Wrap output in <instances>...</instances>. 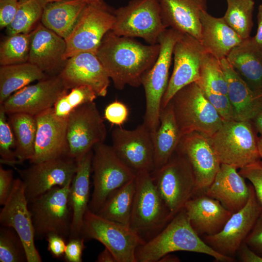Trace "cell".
Wrapping results in <instances>:
<instances>
[{
    "label": "cell",
    "instance_id": "cell-52",
    "mask_svg": "<svg viewBox=\"0 0 262 262\" xmlns=\"http://www.w3.org/2000/svg\"><path fill=\"white\" fill-rule=\"evenodd\" d=\"M87 4L113 13L114 10L103 0H84Z\"/></svg>",
    "mask_w": 262,
    "mask_h": 262
},
{
    "label": "cell",
    "instance_id": "cell-56",
    "mask_svg": "<svg viewBox=\"0 0 262 262\" xmlns=\"http://www.w3.org/2000/svg\"><path fill=\"white\" fill-rule=\"evenodd\" d=\"M43 0L47 3H49V2L60 1L64 0Z\"/></svg>",
    "mask_w": 262,
    "mask_h": 262
},
{
    "label": "cell",
    "instance_id": "cell-30",
    "mask_svg": "<svg viewBox=\"0 0 262 262\" xmlns=\"http://www.w3.org/2000/svg\"><path fill=\"white\" fill-rule=\"evenodd\" d=\"M200 43L206 53L219 60L226 58L230 51L243 41L225 21L223 17H216L206 11L200 15Z\"/></svg>",
    "mask_w": 262,
    "mask_h": 262
},
{
    "label": "cell",
    "instance_id": "cell-4",
    "mask_svg": "<svg viewBox=\"0 0 262 262\" xmlns=\"http://www.w3.org/2000/svg\"><path fill=\"white\" fill-rule=\"evenodd\" d=\"M170 102L182 136L196 131L210 137L224 121L196 82L179 90Z\"/></svg>",
    "mask_w": 262,
    "mask_h": 262
},
{
    "label": "cell",
    "instance_id": "cell-22",
    "mask_svg": "<svg viewBox=\"0 0 262 262\" xmlns=\"http://www.w3.org/2000/svg\"><path fill=\"white\" fill-rule=\"evenodd\" d=\"M68 90L76 86L91 87L98 97H105L110 84V78L96 54L82 52L68 58L60 74Z\"/></svg>",
    "mask_w": 262,
    "mask_h": 262
},
{
    "label": "cell",
    "instance_id": "cell-54",
    "mask_svg": "<svg viewBox=\"0 0 262 262\" xmlns=\"http://www.w3.org/2000/svg\"><path fill=\"white\" fill-rule=\"evenodd\" d=\"M180 259L176 256L170 255V254H167L162 257L159 262H179Z\"/></svg>",
    "mask_w": 262,
    "mask_h": 262
},
{
    "label": "cell",
    "instance_id": "cell-25",
    "mask_svg": "<svg viewBox=\"0 0 262 262\" xmlns=\"http://www.w3.org/2000/svg\"><path fill=\"white\" fill-rule=\"evenodd\" d=\"M234 166L221 164L211 184L203 193L219 201L232 213L242 209L250 196L249 185Z\"/></svg>",
    "mask_w": 262,
    "mask_h": 262
},
{
    "label": "cell",
    "instance_id": "cell-31",
    "mask_svg": "<svg viewBox=\"0 0 262 262\" xmlns=\"http://www.w3.org/2000/svg\"><path fill=\"white\" fill-rule=\"evenodd\" d=\"M226 59L252 90L262 92V49L253 37L243 39L230 51Z\"/></svg>",
    "mask_w": 262,
    "mask_h": 262
},
{
    "label": "cell",
    "instance_id": "cell-2",
    "mask_svg": "<svg viewBox=\"0 0 262 262\" xmlns=\"http://www.w3.org/2000/svg\"><path fill=\"white\" fill-rule=\"evenodd\" d=\"M179 251L206 254L218 262L234 260L218 253L208 246L193 229L183 209L159 233L137 247L136 262H159L165 255Z\"/></svg>",
    "mask_w": 262,
    "mask_h": 262
},
{
    "label": "cell",
    "instance_id": "cell-14",
    "mask_svg": "<svg viewBox=\"0 0 262 262\" xmlns=\"http://www.w3.org/2000/svg\"><path fill=\"white\" fill-rule=\"evenodd\" d=\"M77 164L75 160L65 156L31 164L24 169H15L23 182L29 203L54 187H63L71 182Z\"/></svg>",
    "mask_w": 262,
    "mask_h": 262
},
{
    "label": "cell",
    "instance_id": "cell-5",
    "mask_svg": "<svg viewBox=\"0 0 262 262\" xmlns=\"http://www.w3.org/2000/svg\"><path fill=\"white\" fill-rule=\"evenodd\" d=\"M257 133L251 121L224 120L209 139L221 164L241 169L261 159Z\"/></svg>",
    "mask_w": 262,
    "mask_h": 262
},
{
    "label": "cell",
    "instance_id": "cell-55",
    "mask_svg": "<svg viewBox=\"0 0 262 262\" xmlns=\"http://www.w3.org/2000/svg\"><path fill=\"white\" fill-rule=\"evenodd\" d=\"M258 147L261 158L262 159V136L261 135L258 137Z\"/></svg>",
    "mask_w": 262,
    "mask_h": 262
},
{
    "label": "cell",
    "instance_id": "cell-40",
    "mask_svg": "<svg viewBox=\"0 0 262 262\" xmlns=\"http://www.w3.org/2000/svg\"><path fill=\"white\" fill-rule=\"evenodd\" d=\"M97 97L95 92L89 86H76L57 100L53 107L54 113L58 117L67 119L76 108L85 103L94 101Z\"/></svg>",
    "mask_w": 262,
    "mask_h": 262
},
{
    "label": "cell",
    "instance_id": "cell-16",
    "mask_svg": "<svg viewBox=\"0 0 262 262\" xmlns=\"http://www.w3.org/2000/svg\"><path fill=\"white\" fill-rule=\"evenodd\" d=\"M112 147L121 161L136 174L154 170L152 133L143 123L133 130L122 127L112 132Z\"/></svg>",
    "mask_w": 262,
    "mask_h": 262
},
{
    "label": "cell",
    "instance_id": "cell-11",
    "mask_svg": "<svg viewBox=\"0 0 262 262\" xmlns=\"http://www.w3.org/2000/svg\"><path fill=\"white\" fill-rule=\"evenodd\" d=\"M93 151V191L88 209L97 213L112 193L134 179L136 174L121 161L112 146L98 144Z\"/></svg>",
    "mask_w": 262,
    "mask_h": 262
},
{
    "label": "cell",
    "instance_id": "cell-45",
    "mask_svg": "<svg viewBox=\"0 0 262 262\" xmlns=\"http://www.w3.org/2000/svg\"><path fill=\"white\" fill-rule=\"evenodd\" d=\"M244 243L253 252L262 257V210Z\"/></svg>",
    "mask_w": 262,
    "mask_h": 262
},
{
    "label": "cell",
    "instance_id": "cell-33",
    "mask_svg": "<svg viewBox=\"0 0 262 262\" xmlns=\"http://www.w3.org/2000/svg\"><path fill=\"white\" fill-rule=\"evenodd\" d=\"M87 5L84 0H64L47 3L41 17V23L65 39Z\"/></svg>",
    "mask_w": 262,
    "mask_h": 262
},
{
    "label": "cell",
    "instance_id": "cell-3",
    "mask_svg": "<svg viewBox=\"0 0 262 262\" xmlns=\"http://www.w3.org/2000/svg\"><path fill=\"white\" fill-rule=\"evenodd\" d=\"M130 227L145 242L159 233L174 217L163 200L151 173H136Z\"/></svg>",
    "mask_w": 262,
    "mask_h": 262
},
{
    "label": "cell",
    "instance_id": "cell-28",
    "mask_svg": "<svg viewBox=\"0 0 262 262\" xmlns=\"http://www.w3.org/2000/svg\"><path fill=\"white\" fill-rule=\"evenodd\" d=\"M226 78L232 119L251 121L262 111V92L252 90L237 73L226 58L220 60Z\"/></svg>",
    "mask_w": 262,
    "mask_h": 262
},
{
    "label": "cell",
    "instance_id": "cell-18",
    "mask_svg": "<svg viewBox=\"0 0 262 262\" xmlns=\"http://www.w3.org/2000/svg\"><path fill=\"white\" fill-rule=\"evenodd\" d=\"M205 53L200 42L188 34L183 33L177 41L173 51V70L162 98L161 108L168 104L179 90L199 80Z\"/></svg>",
    "mask_w": 262,
    "mask_h": 262
},
{
    "label": "cell",
    "instance_id": "cell-6",
    "mask_svg": "<svg viewBox=\"0 0 262 262\" xmlns=\"http://www.w3.org/2000/svg\"><path fill=\"white\" fill-rule=\"evenodd\" d=\"M183 33L174 29L165 30L160 36V49L152 67L143 75L141 84L145 93L146 110L144 122L151 132L160 125L162 98L169 82V71L173 51L177 41Z\"/></svg>",
    "mask_w": 262,
    "mask_h": 262
},
{
    "label": "cell",
    "instance_id": "cell-41",
    "mask_svg": "<svg viewBox=\"0 0 262 262\" xmlns=\"http://www.w3.org/2000/svg\"><path fill=\"white\" fill-rule=\"evenodd\" d=\"M0 262H27L24 244L13 228L1 226L0 229Z\"/></svg>",
    "mask_w": 262,
    "mask_h": 262
},
{
    "label": "cell",
    "instance_id": "cell-19",
    "mask_svg": "<svg viewBox=\"0 0 262 262\" xmlns=\"http://www.w3.org/2000/svg\"><path fill=\"white\" fill-rule=\"evenodd\" d=\"M1 226L15 230L21 238L28 262H41L34 243L35 235L24 185L21 178L14 180L11 192L0 213Z\"/></svg>",
    "mask_w": 262,
    "mask_h": 262
},
{
    "label": "cell",
    "instance_id": "cell-10",
    "mask_svg": "<svg viewBox=\"0 0 262 262\" xmlns=\"http://www.w3.org/2000/svg\"><path fill=\"white\" fill-rule=\"evenodd\" d=\"M81 236L100 242L117 262H137L136 249L145 243L129 226L104 218L89 209L84 215Z\"/></svg>",
    "mask_w": 262,
    "mask_h": 262
},
{
    "label": "cell",
    "instance_id": "cell-37",
    "mask_svg": "<svg viewBox=\"0 0 262 262\" xmlns=\"http://www.w3.org/2000/svg\"><path fill=\"white\" fill-rule=\"evenodd\" d=\"M226 0L225 21L242 39L249 37L253 26L254 0Z\"/></svg>",
    "mask_w": 262,
    "mask_h": 262
},
{
    "label": "cell",
    "instance_id": "cell-29",
    "mask_svg": "<svg viewBox=\"0 0 262 262\" xmlns=\"http://www.w3.org/2000/svg\"><path fill=\"white\" fill-rule=\"evenodd\" d=\"M93 155L92 150L78 162L77 170L70 185L69 200L72 212V220L69 239L81 236L84 215L88 209L90 200Z\"/></svg>",
    "mask_w": 262,
    "mask_h": 262
},
{
    "label": "cell",
    "instance_id": "cell-39",
    "mask_svg": "<svg viewBox=\"0 0 262 262\" xmlns=\"http://www.w3.org/2000/svg\"><path fill=\"white\" fill-rule=\"evenodd\" d=\"M30 43L31 33L9 35L0 44V66L28 62Z\"/></svg>",
    "mask_w": 262,
    "mask_h": 262
},
{
    "label": "cell",
    "instance_id": "cell-8",
    "mask_svg": "<svg viewBox=\"0 0 262 262\" xmlns=\"http://www.w3.org/2000/svg\"><path fill=\"white\" fill-rule=\"evenodd\" d=\"M113 14L112 31L115 34L142 38L149 45L158 44L160 36L167 29L162 20L159 0H131Z\"/></svg>",
    "mask_w": 262,
    "mask_h": 262
},
{
    "label": "cell",
    "instance_id": "cell-23",
    "mask_svg": "<svg viewBox=\"0 0 262 262\" xmlns=\"http://www.w3.org/2000/svg\"><path fill=\"white\" fill-rule=\"evenodd\" d=\"M66 48L64 38L39 24L31 32L28 62L46 75H58L66 62L63 59Z\"/></svg>",
    "mask_w": 262,
    "mask_h": 262
},
{
    "label": "cell",
    "instance_id": "cell-42",
    "mask_svg": "<svg viewBox=\"0 0 262 262\" xmlns=\"http://www.w3.org/2000/svg\"><path fill=\"white\" fill-rule=\"evenodd\" d=\"M7 115L0 106V161L15 169L18 164L15 154L16 142Z\"/></svg>",
    "mask_w": 262,
    "mask_h": 262
},
{
    "label": "cell",
    "instance_id": "cell-24",
    "mask_svg": "<svg viewBox=\"0 0 262 262\" xmlns=\"http://www.w3.org/2000/svg\"><path fill=\"white\" fill-rule=\"evenodd\" d=\"M183 209L191 226L200 236L219 233L232 214L219 201L204 193L195 195Z\"/></svg>",
    "mask_w": 262,
    "mask_h": 262
},
{
    "label": "cell",
    "instance_id": "cell-48",
    "mask_svg": "<svg viewBox=\"0 0 262 262\" xmlns=\"http://www.w3.org/2000/svg\"><path fill=\"white\" fill-rule=\"evenodd\" d=\"M13 170L5 169L0 166V204L3 206L8 199L13 188L14 179Z\"/></svg>",
    "mask_w": 262,
    "mask_h": 262
},
{
    "label": "cell",
    "instance_id": "cell-50",
    "mask_svg": "<svg viewBox=\"0 0 262 262\" xmlns=\"http://www.w3.org/2000/svg\"><path fill=\"white\" fill-rule=\"evenodd\" d=\"M257 22V31L253 38L257 45L262 49V3L258 7Z\"/></svg>",
    "mask_w": 262,
    "mask_h": 262
},
{
    "label": "cell",
    "instance_id": "cell-21",
    "mask_svg": "<svg viewBox=\"0 0 262 262\" xmlns=\"http://www.w3.org/2000/svg\"><path fill=\"white\" fill-rule=\"evenodd\" d=\"M35 116L37 130L34 153L30 164L68 156L67 118L57 116L53 108Z\"/></svg>",
    "mask_w": 262,
    "mask_h": 262
},
{
    "label": "cell",
    "instance_id": "cell-26",
    "mask_svg": "<svg viewBox=\"0 0 262 262\" xmlns=\"http://www.w3.org/2000/svg\"><path fill=\"white\" fill-rule=\"evenodd\" d=\"M196 82L223 120H233L227 81L220 60L205 52L200 66L199 79Z\"/></svg>",
    "mask_w": 262,
    "mask_h": 262
},
{
    "label": "cell",
    "instance_id": "cell-46",
    "mask_svg": "<svg viewBox=\"0 0 262 262\" xmlns=\"http://www.w3.org/2000/svg\"><path fill=\"white\" fill-rule=\"evenodd\" d=\"M66 244L64 257L68 262H82L85 239L82 236L70 238Z\"/></svg>",
    "mask_w": 262,
    "mask_h": 262
},
{
    "label": "cell",
    "instance_id": "cell-38",
    "mask_svg": "<svg viewBox=\"0 0 262 262\" xmlns=\"http://www.w3.org/2000/svg\"><path fill=\"white\" fill-rule=\"evenodd\" d=\"M46 4L43 0H19L15 17L6 28L8 35L32 32L41 20Z\"/></svg>",
    "mask_w": 262,
    "mask_h": 262
},
{
    "label": "cell",
    "instance_id": "cell-36",
    "mask_svg": "<svg viewBox=\"0 0 262 262\" xmlns=\"http://www.w3.org/2000/svg\"><path fill=\"white\" fill-rule=\"evenodd\" d=\"M135 188V178L112 193L97 213L130 227Z\"/></svg>",
    "mask_w": 262,
    "mask_h": 262
},
{
    "label": "cell",
    "instance_id": "cell-35",
    "mask_svg": "<svg viewBox=\"0 0 262 262\" xmlns=\"http://www.w3.org/2000/svg\"><path fill=\"white\" fill-rule=\"evenodd\" d=\"M7 115L16 139L15 154L18 163L30 161L34 153L37 130L35 116L21 113Z\"/></svg>",
    "mask_w": 262,
    "mask_h": 262
},
{
    "label": "cell",
    "instance_id": "cell-34",
    "mask_svg": "<svg viewBox=\"0 0 262 262\" xmlns=\"http://www.w3.org/2000/svg\"><path fill=\"white\" fill-rule=\"evenodd\" d=\"M47 77L40 69L29 62L0 66V104L30 83Z\"/></svg>",
    "mask_w": 262,
    "mask_h": 262
},
{
    "label": "cell",
    "instance_id": "cell-51",
    "mask_svg": "<svg viewBox=\"0 0 262 262\" xmlns=\"http://www.w3.org/2000/svg\"><path fill=\"white\" fill-rule=\"evenodd\" d=\"M97 262H117L112 253L107 248L105 247L101 252H100L96 260Z\"/></svg>",
    "mask_w": 262,
    "mask_h": 262
},
{
    "label": "cell",
    "instance_id": "cell-43",
    "mask_svg": "<svg viewBox=\"0 0 262 262\" xmlns=\"http://www.w3.org/2000/svg\"><path fill=\"white\" fill-rule=\"evenodd\" d=\"M239 173L250 181L262 207V159L240 169Z\"/></svg>",
    "mask_w": 262,
    "mask_h": 262
},
{
    "label": "cell",
    "instance_id": "cell-32",
    "mask_svg": "<svg viewBox=\"0 0 262 262\" xmlns=\"http://www.w3.org/2000/svg\"><path fill=\"white\" fill-rule=\"evenodd\" d=\"M182 136L172 104L169 102L165 107L161 108L159 126L156 131L152 133L154 155L153 172L168 161L176 150Z\"/></svg>",
    "mask_w": 262,
    "mask_h": 262
},
{
    "label": "cell",
    "instance_id": "cell-49",
    "mask_svg": "<svg viewBox=\"0 0 262 262\" xmlns=\"http://www.w3.org/2000/svg\"><path fill=\"white\" fill-rule=\"evenodd\" d=\"M46 239L48 242V250L53 257L58 258L64 256L66 244L63 237L51 234Z\"/></svg>",
    "mask_w": 262,
    "mask_h": 262
},
{
    "label": "cell",
    "instance_id": "cell-44",
    "mask_svg": "<svg viewBox=\"0 0 262 262\" xmlns=\"http://www.w3.org/2000/svg\"><path fill=\"white\" fill-rule=\"evenodd\" d=\"M129 110L127 106L119 101L108 105L104 111V117L110 123L121 126L127 120Z\"/></svg>",
    "mask_w": 262,
    "mask_h": 262
},
{
    "label": "cell",
    "instance_id": "cell-1",
    "mask_svg": "<svg viewBox=\"0 0 262 262\" xmlns=\"http://www.w3.org/2000/svg\"><path fill=\"white\" fill-rule=\"evenodd\" d=\"M159 43L145 45L131 37L118 36L112 30L104 36L96 55L115 88L141 85L144 74L156 61Z\"/></svg>",
    "mask_w": 262,
    "mask_h": 262
},
{
    "label": "cell",
    "instance_id": "cell-20",
    "mask_svg": "<svg viewBox=\"0 0 262 262\" xmlns=\"http://www.w3.org/2000/svg\"><path fill=\"white\" fill-rule=\"evenodd\" d=\"M188 160L196 178V194L203 193L213 181L220 163L209 137L192 132L183 135L176 149Z\"/></svg>",
    "mask_w": 262,
    "mask_h": 262
},
{
    "label": "cell",
    "instance_id": "cell-15",
    "mask_svg": "<svg viewBox=\"0 0 262 262\" xmlns=\"http://www.w3.org/2000/svg\"><path fill=\"white\" fill-rule=\"evenodd\" d=\"M249 186L250 196L246 205L232 214L219 233L202 236V239L208 246L224 256L234 258L262 210L253 186L251 184Z\"/></svg>",
    "mask_w": 262,
    "mask_h": 262
},
{
    "label": "cell",
    "instance_id": "cell-7",
    "mask_svg": "<svg viewBox=\"0 0 262 262\" xmlns=\"http://www.w3.org/2000/svg\"><path fill=\"white\" fill-rule=\"evenodd\" d=\"M71 183L54 187L28 203L35 239H46L51 234L69 239L72 220L69 200Z\"/></svg>",
    "mask_w": 262,
    "mask_h": 262
},
{
    "label": "cell",
    "instance_id": "cell-12",
    "mask_svg": "<svg viewBox=\"0 0 262 262\" xmlns=\"http://www.w3.org/2000/svg\"><path fill=\"white\" fill-rule=\"evenodd\" d=\"M107 130L96 103H85L74 110L67 118L68 156L77 162L104 143Z\"/></svg>",
    "mask_w": 262,
    "mask_h": 262
},
{
    "label": "cell",
    "instance_id": "cell-9",
    "mask_svg": "<svg viewBox=\"0 0 262 262\" xmlns=\"http://www.w3.org/2000/svg\"><path fill=\"white\" fill-rule=\"evenodd\" d=\"M154 183L173 217L196 194V178L187 159L175 151L168 161L151 173Z\"/></svg>",
    "mask_w": 262,
    "mask_h": 262
},
{
    "label": "cell",
    "instance_id": "cell-47",
    "mask_svg": "<svg viewBox=\"0 0 262 262\" xmlns=\"http://www.w3.org/2000/svg\"><path fill=\"white\" fill-rule=\"evenodd\" d=\"M19 0H0V28H7L16 15Z\"/></svg>",
    "mask_w": 262,
    "mask_h": 262
},
{
    "label": "cell",
    "instance_id": "cell-27",
    "mask_svg": "<svg viewBox=\"0 0 262 262\" xmlns=\"http://www.w3.org/2000/svg\"><path fill=\"white\" fill-rule=\"evenodd\" d=\"M163 22L169 28L200 41V15L207 10V0H159Z\"/></svg>",
    "mask_w": 262,
    "mask_h": 262
},
{
    "label": "cell",
    "instance_id": "cell-13",
    "mask_svg": "<svg viewBox=\"0 0 262 262\" xmlns=\"http://www.w3.org/2000/svg\"><path fill=\"white\" fill-rule=\"evenodd\" d=\"M115 21L113 13L87 4L65 39L66 48L64 60L82 52L96 54L104 36L112 30Z\"/></svg>",
    "mask_w": 262,
    "mask_h": 262
},
{
    "label": "cell",
    "instance_id": "cell-17",
    "mask_svg": "<svg viewBox=\"0 0 262 262\" xmlns=\"http://www.w3.org/2000/svg\"><path fill=\"white\" fill-rule=\"evenodd\" d=\"M68 91L59 75L49 76L14 93L0 106L6 114L21 113L36 116L53 108Z\"/></svg>",
    "mask_w": 262,
    "mask_h": 262
},
{
    "label": "cell",
    "instance_id": "cell-53",
    "mask_svg": "<svg viewBox=\"0 0 262 262\" xmlns=\"http://www.w3.org/2000/svg\"><path fill=\"white\" fill-rule=\"evenodd\" d=\"M251 121L257 133L262 136V111Z\"/></svg>",
    "mask_w": 262,
    "mask_h": 262
}]
</instances>
